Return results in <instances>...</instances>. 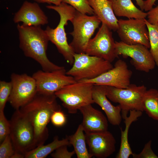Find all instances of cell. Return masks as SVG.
Instances as JSON below:
<instances>
[{
  "label": "cell",
  "mask_w": 158,
  "mask_h": 158,
  "mask_svg": "<svg viewBox=\"0 0 158 158\" xmlns=\"http://www.w3.org/2000/svg\"><path fill=\"white\" fill-rule=\"evenodd\" d=\"M109 0L110 1L112 2H113L114 1H115V0Z\"/></svg>",
  "instance_id": "cell-38"
},
{
  "label": "cell",
  "mask_w": 158,
  "mask_h": 158,
  "mask_svg": "<svg viewBox=\"0 0 158 158\" xmlns=\"http://www.w3.org/2000/svg\"><path fill=\"white\" fill-rule=\"evenodd\" d=\"M157 0H146L144 1V10L145 11H148L152 9Z\"/></svg>",
  "instance_id": "cell-34"
},
{
  "label": "cell",
  "mask_w": 158,
  "mask_h": 158,
  "mask_svg": "<svg viewBox=\"0 0 158 158\" xmlns=\"http://www.w3.org/2000/svg\"><path fill=\"white\" fill-rule=\"evenodd\" d=\"M46 7L56 11L60 18L59 23L55 28L47 26L45 30L49 41L55 45L67 62L73 65L75 53L68 42L65 26L68 25V21L74 17L76 10L72 6L63 2L58 6L47 5Z\"/></svg>",
  "instance_id": "cell-3"
},
{
  "label": "cell",
  "mask_w": 158,
  "mask_h": 158,
  "mask_svg": "<svg viewBox=\"0 0 158 158\" xmlns=\"http://www.w3.org/2000/svg\"><path fill=\"white\" fill-rule=\"evenodd\" d=\"M85 134L89 152L92 157L106 158L115 151L116 140L108 130Z\"/></svg>",
  "instance_id": "cell-15"
},
{
  "label": "cell",
  "mask_w": 158,
  "mask_h": 158,
  "mask_svg": "<svg viewBox=\"0 0 158 158\" xmlns=\"http://www.w3.org/2000/svg\"><path fill=\"white\" fill-rule=\"evenodd\" d=\"M114 12L116 16L129 18L145 19L147 13L137 8L131 0H115L112 2Z\"/></svg>",
  "instance_id": "cell-21"
},
{
  "label": "cell",
  "mask_w": 158,
  "mask_h": 158,
  "mask_svg": "<svg viewBox=\"0 0 158 158\" xmlns=\"http://www.w3.org/2000/svg\"><path fill=\"white\" fill-rule=\"evenodd\" d=\"M15 152V149L9 135L0 143V158H12Z\"/></svg>",
  "instance_id": "cell-28"
},
{
  "label": "cell",
  "mask_w": 158,
  "mask_h": 158,
  "mask_svg": "<svg viewBox=\"0 0 158 158\" xmlns=\"http://www.w3.org/2000/svg\"><path fill=\"white\" fill-rule=\"evenodd\" d=\"M50 121L52 124L56 126H62L66 122V117L61 109L57 110L52 114Z\"/></svg>",
  "instance_id": "cell-32"
},
{
  "label": "cell",
  "mask_w": 158,
  "mask_h": 158,
  "mask_svg": "<svg viewBox=\"0 0 158 158\" xmlns=\"http://www.w3.org/2000/svg\"><path fill=\"white\" fill-rule=\"evenodd\" d=\"M12 89L11 82L0 81V111H4L6 104L8 101Z\"/></svg>",
  "instance_id": "cell-27"
},
{
  "label": "cell",
  "mask_w": 158,
  "mask_h": 158,
  "mask_svg": "<svg viewBox=\"0 0 158 158\" xmlns=\"http://www.w3.org/2000/svg\"></svg>",
  "instance_id": "cell-40"
},
{
  "label": "cell",
  "mask_w": 158,
  "mask_h": 158,
  "mask_svg": "<svg viewBox=\"0 0 158 158\" xmlns=\"http://www.w3.org/2000/svg\"><path fill=\"white\" fill-rule=\"evenodd\" d=\"M9 135L15 152L24 155L36 147L33 127L19 109L16 110L9 121Z\"/></svg>",
  "instance_id": "cell-5"
},
{
  "label": "cell",
  "mask_w": 158,
  "mask_h": 158,
  "mask_svg": "<svg viewBox=\"0 0 158 158\" xmlns=\"http://www.w3.org/2000/svg\"><path fill=\"white\" fill-rule=\"evenodd\" d=\"M41 26H28L18 24L19 47L26 57L32 58L46 71L61 69L59 66L51 61L47 55L49 40L45 30Z\"/></svg>",
  "instance_id": "cell-2"
},
{
  "label": "cell",
  "mask_w": 158,
  "mask_h": 158,
  "mask_svg": "<svg viewBox=\"0 0 158 158\" xmlns=\"http://www.w3.org/2000/svg\"><path fill=\"white\" fill-rule=\"evenodd\" d=\"M147 90L144 85L138 86L130 84L126 88L107 86L106 95L111 101L120 105L123 118L130 110L144 111L142 100Z\"/></svg>",
  "instance_id": "cell-8"
},
{
  "label": "cell",
  "mask_w": 158,
  "mask_h": 158,
  "mask_svg": "<svg viewBox=\"0 0 158 158\" xmlns=\"http://www.w3.org/2000/svg\"><path fill=\"white\" fill-rule=\"evenodd\" d=\"M67 145L61 146L55 150L54 152L51 154L54 158H71L75 154L74 150L69 152L67 149Z\"/></svg>",
  "instance_id": "cell-31"
},
{
  "label": "cell",
  "mask_w": 158,
  "mask_h": 158,
  "mask_svg": "<svg viewBox=\"0 0 158 158\" xmlns=\"http://www.w3.org/2000/svg\"><path fill=\"white\" fill-rule=\"evenodd\" d=\"M80 124L73 134L67 137L70 145L73 146L78 158H91L92 157L87 148L85 134Z\"/></svg>",
  "instance_id": "cell-23"
},
{
  "label": "cell",
  "mask_w": 158,
  "mask_h": 158,
  "mask_svg": "<svg viewBox=\"0 0 158 158\" xmlns=\"http://www.w3.org/2000/svg\"><path fill=\"white\" fill-rule=\"evenodd\" d=\"M148 22L152 24L158 22V5L147 13Z\"/></svg>",
  "instance_id": "cell-33"
},
{
  "label": "cell",
  "mask_w": 158,
  "mask_h": 158,
  "mask_svg": "<svg viewBox=\"0 0 158 158\" xmlns=\"http://www.w3.org/2000/svg\"><path fill=\"white\" fill-rule=\"evenodd\" d=\"M132 75V72L128 69L126 63L119 59L116 61L112 68L96 78L79 81L95 85L126 88L131 84L130 80Z\"/></svg>",
  "instance_id": "cell-14"
},
{
  "label": "cell",
  "mask_w": 158,
  "mask_h": 158,
  "mask_svg": "<svg viewBox=\"0 0 158 158\" xmlns=\"http://www.w3.org/2000/svg\"><path fill=\"white\" fill-rule=\"evenodd\" d=\"M94 85L91 83L77 81L65 86L55 95L68 113L74 114L81 107L94 103L92 98Z\"/></svg>",
  "instance_id": "cell-4"
},
{
  "label": "cell",
  "mask_w": 158,
  "mask_h": 158,
  "mask_svg": "<svg viewBox=\"0 0 158 158\" xmlns=\"http://www.w3.org/2000/svg\"><path fill=\"white\" fill-rule=\"evenodd\" d=\"M116 54L118 56L129 57L130 63L138 71L148 73L154 69L155 61L148 49L141 44L129 45L121 42L115 41Z\"/></svg>",
  "instance_id": "cell-13"
},
{
  "label": "cell",
  "mask_w": 158,
  "mask_h": 158,
  "mask_svg": "<svg viewBox=\"0 0 158 158\" xmlns=\"http://www.w3.org/2000/svg\"><path fill=\"white\" fill-rule=\"evenodd\" d=\"M63 145H70L67 137L60 140L57 136L54 138L51 143L38 146L27 152L25 155V158H44L55 151L59 147Z\"/></svg>",
  "instance_id": "cell-22"
},
{
  "label": "cell",
  "mask_w": 158,
  "mask_h": 158,
  "mask_svg": "<svg viewBox=\"0 0 158 158\" xmlns=\"http://www.w3.org/2000/svg\"><path fill=\"white\" fill-rule=\"evenodd\" d=\"M158 90L151 88L146 91L143 99L142 106L144 111L149 116L158 121Z\"/></svg>",
  "instance_id": "cell-24"
},
{
  "label": "cell",
  "mask_w": 158,
  "mask_h": 158,
  "mask_svg": "<svg viewBox=\"0 0 158 158\" xmlns=\"http://www.w3.org/2000/svg\"><path fill=\"white\" fill-rule=\"evenodd\" d=\"M152 141L149 140L145 145L139 153L134 154L132 155L134 158H158V156L154 152L151 148Z\"/></svg>",
  "instance_id": "cell-30"
},
{
  "label": "cell",
  "mask_w": 158,
  "mask_h": 158,
  "mask_svg": "<svg viewBox=\"0 0 158 158\" xmlns=\"http://www.w3.org/2000/svg\"><path fill=\"white\" fill-rule=\"evenodd\" d=\"M157 98H158V92H157Z\"/></svg>",
  "instance_id": "cell-39"
},
{
  "label": "cell",
  "mask_w": 158,
  "mask_h": 158,
  "mask_svg": "<svg viewBox=\"0 0 158 158\" xmlns=\"http://www.w3.org/2000/svg\"><path fill=\"white\" fill-rule=\"evenodd\" d=\"M62 1L72 6L81 13L90 15H95L88 0H62Z\"/></svg>",
  "instance_id": "cell-26"
},
{
  "label": "cell",
  "mask_w": 158,
  "mask_h": 158,
  "mask_svg": "<svg viewBox=\"0 0 158 158\" xmlns=\"http://www.w3.org/2000/svg\"><path fill=\"white\" fill-rule=\"evenodd\" d=\"M55 94L37 92L30 102L19 110L31 123L34 130L36 147L44 144L49 136L47 125L53 113L61 110Z\"/></svg>",
  "instance_id": "cell-1"
},
{
  "label": "cell",
  "mask_w": 158,
  "mask_h": 158,
  "mask_svg": "<svg viewBox=\"0 0 158 158\" xmlns=\"http://www.w3.org/2000/svg\"><path fill=\"white\" fill-rule=\"evenodd\" d=\"M12 85L8 101L16 110L28 103L37 93L35 80L33 77L24 73H12L11 75Z\"/></svg>",
  "instance_id": "cell-9"
},
{
  "label": "cell",
  "mask_w": 158,
  "mask_h": 158,
  "mask_svg": "<svg viewBox=\"0 0 158 158\" xmlns=\"http://www.w3.org/2000/svg\"><path fill=\"white\" fill-rule=\"evenodd\" d=\"M102 23L95 36L89 41L85 53L111 63L118 56L116 51L115 41L111 30L105 23Z\"/></svg>",
  "instance_id": "cell-10"
},
{
  "label": "cell",
  "mask_w": 158,
  "mask_h": 158,
  "mask_svg": "<svg viewBox=\"0 0 158 158\" xmlns=\"http://www.w3.org/2000/svg\"><path fill=\"white\" fill-rule=\"evenodd\" d=\"M11 125L10 121L5 117L4 111H0V142L9 135Z\"/></svg>",
  "instance_id": "cell-29"
},
{
  "label": "cell",
  "mask_w": 158,
  "mask_h": 158,
  "mask_svg": "<svg viewBox=\"0 0 158 158\" xmlns=\"http://www.w3.org/2000/svg\"><path fill=\"white\" fill-rule=\"evenodd\" d=\"M107 86L94 84L92 98L94 103L98 105L105 113L108 121L114 126L119 125L122 121L121 109L119 104L112 105L106 95Z\"/></svg>",
  "instance_id": "cell-17"
},
{
  "label": "cell",
  "mask_w": 158,
  "mask_h": 158,
  "mask_svg": "<svg viewBox=\"0 0 158 158\" xmlns=\"http://www.w3.org/2000/svg\"><path fill=\"white\" fill-rule=\"evenodd\" d=\"M142 111L135 110L130 111L128 116H125L124 120L125 128L123 130L121 129V143L119 152L116 157L117 158H128L133 153L128 142V133L131 124L142 116Z\"/></svg>",
  "instance_id": "cell-20"
},
{
  "label": "cell",
  "mask_w": 158,
  "mask_h": 158,
  "mask_svg": "<svg viewBox=\"0 0 158 158\" xmlns=\"http://www.w3.org/2000/svg\"><path fill=\"white\" fill-rule=\"evenodd\" d=\"M72 65L66 74L77 81L95 78L113 67L111 63L85 53H75Z\"/></svg>",
  "instance_id": "cell-6"
},
{
  "label": "cell",
  "mask_w": 158,
  "mask_h": 158,
  "mask_svg": "<svg viewBox=\"0 0 158 158\" xmlns=\"http://www.w3.org/2000/svg\"><path fill=\"white\" fill-rule=\"evenodd\" d=\"M79 110L82 114L81 124L85 133L108 130V120L100 111L89 104L80 108Z\"/></svg>",
  "instance_id": "cell-18"
},
{
  "label": "cell",
  "mask_w": 158,
  "mask_h": 158,
  "mask_svg": "<svg viewBox=\"0 0 158 158\" xmlns=\"http://www.w3.org/2000/svg\"><path fill=\"white\" fill-rule=\"evenodd\" d=\"M70 21L73 30L69 33L73 37L69 44L75 53H85L89 41L101 21L95 15L88 16L77 10Z\"/></svg>",
  "instance_id": "cell-7"
},
{
  "label": "cell",
  "mask_w": 158,
  "mask_h": 158,
  "mask_svg": "<svg viewBox=\"0 0 158 158\" xmlns=\"http://www.w3.org/2000/svg\"><path fill=\"white\" fill-rule=\"evenodd\" d=\"M137 4L139 6L141 10H144V1L143 0H135Z\"/></svg>",
  "instance_id": "cell-36"
},
{
  "label": "cell",
  "mask_w": 158,
  "mask_h": 158,
  "mask_svg": "<svg viewBox=\"0 0 158 158\" xmlns=\"http://www.w3.org/2000/svg\"><path fill=\"white\" fill-rule=\"evenodd\" d=\"M13 21L15 23L23 22L28 26H41L48 23V18L39 4L25 1L14 14Z\"/></svg>",
  "instance_id": "cell-16"
},
{
  "label": "cell",
  "mask_w": 158,
  "mask_h": 158,
  "mask_svg": "<svg viewBox=\"0 0 158 158\" xmlns=\"http://www.w3.org/2000/svg\"><path fill=\"white\" fill-rule=\"evenodd\" d=\"M38 3H47L49 4H54L55 6L60 5L62 2V0H33Z\"/></svg>",
  "instance_id": "cell-35"
},
{
  "label": "cell",
  "mask_w": 158,
  "mask_h": 158,
  "mask_svg": "<svg viewBox=\"0 0 158 158\" xmlns=\"http://www.w3.org/2000/svg\"><path fill=\"white\" fill-rule=\"evenodd\" d=\"M145 21L149 32L150 51L158 67V22L152 24L145 19Z\"/></svg>",
  "instance_id": "cell-25"
},
{
  "label": "cell",
  "mask_w": 158,
  "mask_h": 158,
  "mask_svg": "<svg viewBox=\"0 0 158 158\" xmlns=\"http://www.w3.org/2000/svg\"><path fill=\"white\" fill-rule=\"evenodd\" d=\"M118 24L116 31L121 42L129 45L141 44L150 48L148 31L145 19H120Z\"/></svg>",
  "instance_id": "cell-11"
},
{
  "label": "cell",
  "mask_w": 158,
  "mask_h": 158,
  "mask_svg": "<svg viewBox=\"0 0 158 158\" xmlns=\"http://www.w3.org/2000/svg\"><path fill=\"white\" fill-rule=\"evenodd\" d=\"M64 67L50 71L39 70L32 76L35 79L37 92L46 95L55 94L65 86L76 82L72 76L68 75Z\"/></svg>",
  "instance_id": "cell-12"
},
{
  "label": "cell",
  "mask_w": 158,
  "mask_h": 158,
  "mask_svg": "<svg viewBox=\"0 0 158 158\" xmlns=\"http://www.w3.org/2000/svg\"><path fill=\"white\" fill-rule=\"evenodd\" d=\"M25 158L24 155L15 152L12 158Z\"/></svg>",
  "instance_id": "cell-37"
},
{
  "label": "cell",
  "mask_w": 158,
  "mask_h": 158,
  "mask_svg": "<svg viewBox=\"0 0 158 158\" xmlns=\"http://www.w3.org/2000/svg\"><path fill=\"white\" fill-rule=\"evenodd\" d=\"M95 15L102 23H105L111 30H117L118 20L113 9L112 2L109 0H88Z\"/></svg>",
  "instance_id": "cell-19"
}]
</instances>
